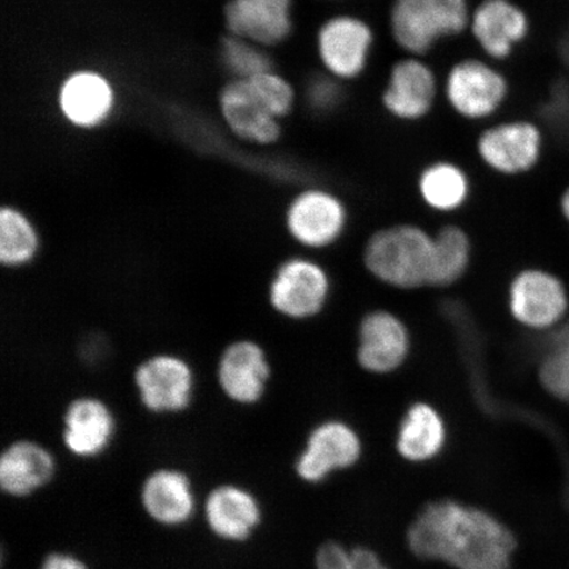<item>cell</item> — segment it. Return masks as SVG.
Instances as JSON below:
<instances>
[{
	"instance_id": "obj_11",
	"label": "cell",
	"mask_w": 569,
	"mask_h": 569,
	"mask_svg": "<svg viewBox=\"0 0 569 569\" xmlns=\"http://www.w3.org/2000/svg\"><path fill=\"white\" fill-rule=\"evenodd\" d=\"M530 31L529 13L515 0H481L472 9L468 27L481 56L496 63L509 60Z\"/></svg>"
},
{
	"instance_id": "obj_21",
	"label": "cell",
	"mask_w": 569,
	"mask_h": 569,
	"mask_svg": "<svg viewBox=\"0 0 569 569\" xmlns=\"http://www.w3.org/2000/svg\"><path fill=\"white\" fill-rule=\"evenodd\" d=\"M56 468L47 447L30 439L16 440L0 457V488L10 497L32 496L53 480Z\"/></svg>"
},
{
	"instance_id": "obj_18",
	"label": "cell",
	"mask_w": 569,
	"mask_h": 569,
	"mask_svg": "<svg viewBox=\"0 0 569 569\" xmlns=\"http://www.w3.org/2000/svg\"><path fill=\"white\" fill-rule=\"evenodd\" d=\"M203 510L213 536L231 543L246 542L262 519L258 498L237 483H220L213 488L206 497Z\"/></svg>"
},
{
	"instance_id": "obj_1",
	"label": "cell",
	"mask_w": 569,
	"mask_h": 569,
	"mask_svg": "<svg viewBox=\"0 0 569 569\" xmlns=\"http://www.w3.org/2000/svg\"><path fill=\"white\" fill-rule=\"evenodd\" d=\"M417 558L455 569H510L513 532L488 511L452 500L427 503L407 532Z\"/></svg>"
},
{
	"instance_id": "obj_33",
	"label": "cell",
	"mask_w": 569,
	"mask_h": 569,
	"mask_svg": "<svg viewBox=\"0 0 569 569\" xmlns=\"http://www.w3.org/2000/svg\"><path fill=\"white\" fill-rule=\"evenodd\" d=\"M559 52L561 56V60H563L566 66L569 68V31L560 41Z\"/></svg>"
},
{
	"instance_id": "obj_24",
	"label": "cell",
	"mask_w": 569,
	"mask_h": 569,
	"mask_svg": "<svg viewBox=\"0 0 569 569\" xmlns=\"http://www.w3.org/2000/svg\"><path fill=\"white\" fill-rule=\"evenodd\" d=\"M445 443L446 426L439 412L429 403L412 405L398 431V453L412 462L429 461L443 450Z\"/></svg>"
},
{
	"instance_id": "obj_23",
	"label": "cell",
	"mask_w": 569,
	"mask_h": 569,
	"mask_svg": "<svg viewBox=\"0 0 569 569\" xmlns=\"http://www.w3.org/2000/svg\"><path fill=\"white\" fill-rule=\"evenodd\" d=\"M112 90L103 77L82 71L68 78L60 92V107L71 123L92 127L102 122L112 107Z\"/></svg>"
},
{
	"instance_id": "obj_16",
	"label": "cell",
	"mask_w": 569,
	"mask_h": 569,
	"mask_svg": "<svg viewBox=\"0 0 569 569\" xmlns=\"http://www.w3.org/2000/svg\"><path fill=\"white\" fill-rule=\"evenodd\" d=\"M224 18L234 38L261 47L279 46L293 33V0H231Z\"/></svg>"
},
{
	"instance_id": "obj_31",
	"label": "cell",
	"mask_w": 569,
	"mask_h": 569,
	"mask_svg": "<svg viewBox=\"0 0 569 569\" xmlns=\"http://www.w3.org/2000/svg\"><path fill=\"white\" fill-rule=\"evenodd\" d=\"M39 569H89L83 560L68 552L47 555Z\"/></svg>"
},
{
	"instance_id": "obj_34",
	"label": "cell",
	"mask_w": 569,
	"mask_h": 569,
	"mask_svg": "<svg viewBox=\"0 0 569 569\" xmlns=\"http://www.w3.org/2000/svg\"><path fill=\"white\" fill-rule=\"evenodd\" d=\"M560 211L561 213H563V217L567 220V223L569 224V187L560 197Z\"/></svg>"
},
{
	"instance_id": "obj_28",
	"label": "cell",
	"mask_w": 569,
	"mask_h": 569,
	"mask_svg": "<svg viewBox=\"0 0 569 569\" xmlns=\"http://www.w3.org/2000/svg\"><path fill=\"white\" fill-rule=\"evenodd\" d=\"M222 47L223 62L239 80L273 71L270 57L252 42L230 36L223 40Z\"/></svg>"
},
{
	"instance_id": "obj_13",
	"label": "cell",
	"mask_w": 569,
	"mask_h": 569,
	"mask_svg": "<svg viewBox=\"0 0 569 569\" xmlns=\"http://www.w3.org/2000/svg\"><path fill=\"white\" fill-rule=\"evenodd\" d=\"M269 379L268 356L254 340H234L220 353L217 381L231 402L241 407L258 403L266 395Z\"/></svg>"
},
{
	"instance_id": "obj_19",
	"label": "cell",
	"mask_w": 569,
	"mask_h": 569,
	"mask_svg": "<svg viewBox=\"0 0 569 569\" xmlns=\"http://www.w3.org/2000/svg\"><path fill=\"white\" fill-rule=\"evenodd\" d=\"M410 338L407 326L388 311H373L360 325L358 359L366 371L386 375L407 360Z\"/></svg>"
},
{
	"instance_id": "obj_3",
	"label": "cell",
	"mask_w": 569,
	"mask_h": 569,
	"mask_svg": "<svg viewBox=\"0 0 569 569\" xmlns=\"http://www.w3.org/2000/svg\"><path fill=\"white\" fill-rule=\"evenodd\" d=\"M433 234L400 223L376 231L367 241L365 264L377 279L398 289L429 284Z\"/></svg>"
},
{
	"instance_id": "obj_15",
	"label": "cell",
	"mask_w": 569,
	"mask_h": 569,
	"mask_svg": "<svg viewBox=\"0 0 569 569\" xmlns=\"http://www.w3.org/2000/svg\"><path fill=\"white\" fill-rule=\"evenodd\" d=\"M117 433V419L104 401L83 396L71 401L62 418V443L78 459H96Z\"/></svg>"
},
{
	"instance_id": "obj_4",
	"label": "cell",
	"mask_w": 569,
	"mask_h": 569,
	"mask_svg": "<svg viewBox=\"0 0 569 569\" xmlns=\"http://www.w3.org/2000/svg\"><path fill=\"white\" fill-rule=\"evenodd\" d=\"M442 94L455 116L471 123H492L510 97V82L486 57H462L451 63Z\"/></svg>"
},
{
	"instance_id": "obj_30",
	"label": "cell",
	"mask_w": 569,
	"mask_h": 569,
	"mask_svg": "<svg viewBox=\"0 0 569 569\" xmlns=\"http://www.w3.org/2000/svg\"><path fill=\"white\" fill-rule=\"evenodd\" d=\"M539 380L547 393L569 405V343H551L540 362Z\"/></svg>"
},
{
	"instance_id": "obj_32",
	"label": "cell",
	"mask_w": 569,
	"mask_h": 569,
	"mask_svg": "<svg viewBox=\"0 0 569 569\" xmlns=\"http://www.w3.org/2000/svg\"><path fill=\"white\" fill-rule=\"evenodd\" d=\"M552 343H569V316L565 322L552 332Z\"/></svg>"
},
{
	"instance_id": "obj_17",
	"label": "cell",
	"mask_w": 569,
	"mask_h": 569,
	"mask_svg": "<svg viewBox=\"0 0 569 569\" xmlns=\"http://www.w3.org/2000/svg\"><path fill=\"white\" fill-rule=\"evenodd\" d=\"M141 507L166 528H180L194 517L197 498L189 476L177 468H159L141 483Z\"/></svg>"
},
{
	"instance_id": "obj_10",
	"label": "cell",
	"mask_w": 569,
	"mask_h": 569,
	"mask_svg": "<svg viewBox=\"0 0 569 569\" xmlns=\"http://www.w3.org/2000/svg\"><path fill=\"white\" fill-rule=\"evenodd\" d=\"M288 232L306 248H326L340 239L348 224L347 206L337 193L309 188L298 193L284 213Z\"/></svg>"
},
{
	"instance_id": "obj_25",
	"label": "cell",
	"mask_w": 569,
	"mask_h": 569,
	"mask_svg": "<svg viewBox=\"0 0 569 569\" xmlns=\"http://www.w3.org/2000/svg\"><path fill=\"white\" fill-rule=\"evenodd\" d=\"M471 260V239L459 226L442 227L432 240L429 274L431 287H450L459 281Z\"/></svg>"
},
{
	"instance_id": "obj_2",
	"label": "cell",
	"mask_w": 569,
	"mask_h": 569,
	"mask_svg": "<svg viewBox=\"0 0 569 569\" xmlns=\"http://www.w3.org/2000/svg\"><path fill=\"white\" fill-rule=\"evenodd\" d=\"M469 0H393L388 12L391 40L403 54L426 57L468 32Z\"/></svg>"
},
{
	"instance_id": "obj_27",
	"label": "cell",
	"mask_w": 569,
	"mask_h": 569,
	"mask_svg": "<svg viewBox=\"0 0 569 569\" xmlns=\"http://www.w3.org/2000/svg\"><path fill=\"white\" fill-rule=\"evenodd\" d=\"M305 103L316 117H332L347 101V84L320 71L309 77L303 91Z\"/></svg>"
},
{
	"instance_id": "obj_5",
	"label": "cell",
	"mask_w": 569,
	"mask_h": 569,
	"mask_svg": "<svg viewBox=\"0 0 569 569\" xmlns=\"http://www.w3.org/2000/svg\"><path fill=\"white\" fill-rule=\"evenodd\" d=\"M375 47V28L353 12L332 13L320 23L316 34L320 67L346 84L367 73Z\"/></svg>"
},
{
	"instance_id": "obj_6",
	"label": "cell",
	"mask_w": 569,
	"mask_h": 569,
	"mask_svg": "<svg viewBox=\"0 0 569 569\" xmlns=\"http://www.w3.org/2000/svg\"><path fill=\"white\" fill-rule=\"evenodd\" d=\"M543 146V132L537 123L528 119H509L482 128L476 139V154L490 172L518 177L538 166Z\"/></svg>"
},
{
	"instance_id": "obj_29",
	"label": "cell",
	"mask_w": 569,
	"mask_h": 569,
	"mask_svg": "<svg viewBox=\"0 0 569 569\" xmlns=\"http://www.w3.org/2000/svg\"><path fill=\"white\" fill-rule=\"evenodd\" d=\"M317 569H389L377 555L366 547L348 550L337 542L319 547L316 555Z\"/></svg>"
},
{
	"instance_id": "obj_14",
	"label": "cell",
	"mask_w": 569,
	"mask_h": 569,
	"mask_svg": "<svg viewBox=\"0 0 569 569\" xmlns=\"http://www.w3.org/2000/svg\"><path fill=\"white\" fill-rule=\"evenodd\" d=\"M361 442L351 426L329 421L311 431L296 461L298 478L320 482L338 469L350 468L360 459Z\"/></svg>"
},
{
	"instance_id": "obj_9",
	"label": "cell",
	"mask_w": 569,
	"mask_h": 569,
	"mask_svg": "<svg viewBox=\"0 0 569 569\" xmlns=\"http://www.w3.org/2000/svg\"><path fill=\"white\" fill-rule=\"evenodd\" d=\"M133 383L142 407L154 415H177L193 401L194 371L178 355L149 356L134 369Z\"/></svg>"
},
{
	"instance_id": "obj_20",
	"label": "cell",
	"mask_w": 569,
	"mask_h": 569,
	"mask_svg": "<svg viewBox=\"0 0 569 569\" xmlns=\"http://www.w3.org/2000/svg\"><path fill=\"white\" fill-rule=\"evenodd\" d=\"M223 117L234 134L256 144H274L281 137L280 119L249 80L227 84L220 96Z\"/></svg>"
},
{
	"instance_id": "obj_26",
	"label": "cell",
	"mask_w": 569,
	"mask_h": 569,
	"mask_svg": "<svg viewBox=\"0 0 569 569\" xmlns=\"http://www.w3.org/2000/svg\"><path fill=\"white\" fill-rule=\"evenodd\" d=\"M39 237L23 212L13 208L0 211V261L17 269L31 264L39 252Z\"/></svg>"
},
{
	"instance_id": "obj_22",
	"label": "cell",
	"mask_w": 569,
	"mask_h": 569,
	"mask_svg": "<svg viewBox=\"0 0 569 569\" xmlns=\"http://www.w3.org/2000/svg\"><path fill=\"white\" fill-rule=\"evenodd\" d=\"M417 191L426 208L439 213L457 212L472 194V181L466 168L452 160H436L419 170Z\"/></svg>"
},
{
	"instance_id": "obj_7",
	"label": "cell",
	"mask_w": 569,
	"mask_h": 569,
	"mask_svg": "<svg viewBox=\"0 0 569 569\" xmlns=\"http://www.w3.org/2000/svg\"><path fill=\"white\" fill-rule=\"evenodd\" d=\"M440 92L442 82L425 57L403 54L389 69L381 106L397 122L419 123L431 116Z\"/></svg>"
},
{
	"instance_id": "obj_12",
	"label": "cell",
	"mask_w": 569,
	"mask_h": 569,
	"mask_svg": "<svg viewBox=\"0 0 569 569\" xmlns=\"http://www.w3.org/2000/svg\"><path fill=\"white\" fill-rule=\"evenodd\" d=\"M329 290V277L322 267L308 259L295 258L277 268L268 297L279 315L306 319L323 309Z\"/></svg>"
},
{
	"instance_id": "obj_8",
	"label": "cell",
	"mask_w": 569,
	"mask_h": 569,
	"mask_svg": "<svg viewBox=\"0 0 569 569\" xmlns=\"http://www.w3.org/2000/svg\"><path fill=\"white\" fill-rule=\"evenodd\" d=\"M509 308L528 329L555 331L569 316L567 284L549 270L525 269L510 283Z\"/></svg>"
}]
</instances>
